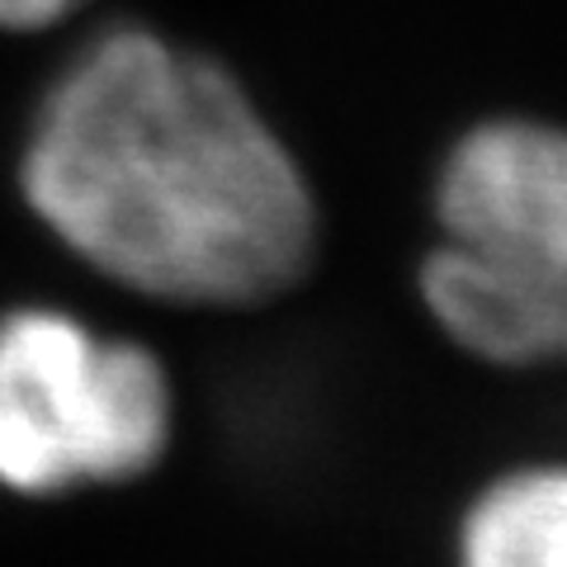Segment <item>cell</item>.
I'll list each match as a JSON object with an SVG mask.
<instances>
[{"label": "cell", "mask_w": 567, "mask_h": 567, "mask_svg": "<svg viewBox=\"0 0 567 567\" xmlns=\"http://www.w3.org/2000/svg\"><path fill=\"white\" fill-rule=\"evenodd\" d=\"M33 213L100 275L171 303H256L308 270L312 194L213 58L114 29L48 91L24 152Z\"/></svg>", "instance_id": "obj_1"}, {"label": "cell", "mask_w": 567, "mask_h": 567, "mask_svg": "<svg viewBox=\"0 0 567 567\" xmlns=\"http://www.w3.org/2000/svg\"><path fill=\"white\" fill-rule=\"evenodd\" d=\"M435 223L421 293L440 331L487 364H563L567 128L539 118L477 123L440 171Z\"/></svg>", "instance_id": "obj_2"}, {"label": "cell", "mask_w": 567, "mask_h": 567, "mask_svg": "<svg viewBox=\"0 0 567 567\" xmlns=\"http://www.w3.org/2000/svg\"><path fill=\"white\" fill-rule=\"evenodd\" d=\"M171 435L162 364L52 308L0 322V487L58 496L147 473Z\"/></svg>", "instance_id": "obj_3"}, {"label": "cell", "mask_w": 567, "mask_h": 567, "mask_svg": "<svg viewBox=\"0 0 567 567\" xmlns=\"http://www.w3.org/2000/svg\"><path fill=\"white\" fill-rule=\"evenodd\" d=\"M458 567H567V464H525L477 492Z\"/></svg>", "instance_id": "obj_4"}, {"label": "cell", "mask_w": 567, "mask_h": 567, "mask_svg": "<svg viewBox=\"0 0 567 567\" xmlns=\"http://www.w3.org/2000/svg\"><path fill=\"white\" fill-rule=\"evenodd\" d=\"M81 0H0V29H43L71 14Z\"/></svg>", "instance_id": "obj_5"}]
</instances>
